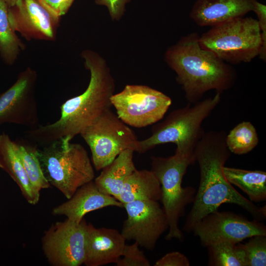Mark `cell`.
Wrapping results in <instances>:
<instances>
[{"label":"cell","instance_id":"cell-1","mask_svg":"<svg viewBox=\"0 0 266 266\" xmlns=\"http://www.w3.org/2000/svg\"><path fill=\"white\" fill-rule=\"evenodd\" d=\"M81 56L90 72L87 88L81 94L70 98L61 106V116L55 122L30 129L27 139L41 147L60 139L70 141L112 106L115 81L106 61L92 50Z\"/></svg>","mask_w":266,"mask_h":266},{"label":"cell","instance_id":"cell-2","mask_svg":"<svg viewBox=\"0 0 266 266\" xmlns=\"http://www.w3.org/2000/svg\"><path fill=\"white\" fill-rule=\"evenodd\" d=\"M223 131L205 132L197 143L194 153L200 173L198 190L188 213L183 230L192 232L196 224L223 203L235 204L248 212L255 220L266 219V205L256 206L240 194L226 179L223 167L231 152L226 143Z\"/></svg>","mask_w":266,"mask_h":266},{"label":"cell","instance_id":"cell-3","mask_svg":"<svg viewBox=\"0 0 266 266\" xmlns=\"http://www.w3.org/2000/svg\"><path fill=\"white\" fill-rule=\"evenodd\" d=\"M200 35L193 33L169 47L165 60L175 72L176 79L189 104L200 100L207 92L222 93L231 88L237 74L235 69L212 52L203 49Z\"/></svg>","mask_w":266,"mask_h":266},{"label":"cell","instance_id":"cell-4","mask_svg":"<svg viewBox=\"0 0 266 266\" xmlns=\"http://www.w3.org/2000/svg\"><path fill=\"white\" fill-rule=\"evenodd\" d=\"M221 93L171 112L162 122L152 128V134L139 140L137 153L142 154L155 146L166 143L176 144L175 151L194 153L195 147L205 133L203 122L221 101Z\"/></svg>","mask_w":266,"mask_h":266},{"label":"cell","instance_id":"cell-5","mask_svg":"<svg viewBox=\"0 0 266 266\" xmlns=\"http://www.w3.org/2000/svg\"><path fill=\"white\" fill-rule=\"evenodd\" d=\"M37 155L50 184L67 199L81 186L95 179L94 167L87 152L80 144L61 138L38 147Z\"/></svg>","mask_w":266,"mask_h":266},{"label":"cell","instance_id":"cell-6","mask_svg":"<svg viewBox=\"0 0 266 266\" xmlns=\"http://www.w3.org/2000/svg\"><path fill=\"white\" fill-rule=\"evenodd\" d=\"M195 162L194 153L175 151L173 155L167 157H151L150 170L161 184V201L168 224L166 240L176 239L181 241L184 238L178 227L179 220L184 215L186 206L193 202L197 191L191 186L183 187L182 183L188 167Z\"/></svg>","mask_w":266,"mask_h":266},{"label":"cell","instance_id":"cell-7","mask_svg":"<svg viewBox=\"0 0 266 266\" xmlns=\"http://www.w3.org/2000/svg\"><path fill=\"white\" fill-rule=\"evenodd\" d=\"M199 43L227 63H249L259 56L261 47L258 21L244 16L231 19L202 34Z\"/></svg>","mask_w":266,"mask_h":266},{"label":"cell","instance_id":"cell-8","mask_svg":"<svg viewBox=\"0 0 266 266\" xmlns=\"http://www.w3.org/2000/svg\"><path fill=\"white\" fill-rule=\"evenodd\" d=\"M80 134L90 148L97 170H101L125 150H138L139 140L134 133L110 108Z\"/></svg>","mask_w":266,"mask_h":266},{"label":"cell","instance_id":"cell-9","mask_svg":"<svg viewBox=\"0 0 266 266\" xmlns=\"http://www.w3.org/2000/svg\"><path fill=\"white\" fill-rule=\"evenodd\" d=\"M111 103L124 123L140 128L161 121L172 100L163 92L148 86L127 85L112 96Z\"/></svg>","mask_w":266,"mask_h":266},{"label":"cell","instance_id":"cell-10","mask_svg":"<svg viewBox=\"0 0 266 266\" xmlns=\"http://www.w3.org/2000/svg\"><path fill=\"white\" fill-rule=\"evenodd\" d=\"M84 218L80 223L66 219L55 222L41 238L43 254L53 266H79L85 257L86 228Z\"/></svg>","mask_w":266,"mask_h":266},{"label":"cell","instance_id":"cell-11","mask_svg":"<svg viewBox=\"0 0 266 266\" xmlns=\"http://www.w3.org/2000/svg\"><path fill=\"white\" fill-rule=\"evenodd\" d=\"M37 74L28 67L20 72L14 83L0 94V125L23 126L30 129L39 124L35 88Z\"/></svg>","mask_w":266,"mask_h":266},{"label":"cell","instance_id":"cell-12","mask_svg":"<svg viewBox=\"0 0 266 266\" xmlns=\"http://www.w3.org/2000/svg\"><path fill=\"white\" fill-rule=\"evenodd\" d=\"M127 218L121 233L126 240L153 250L160 236L168 229L165 212L158 201L135 200L123 204Z\"/></svg>","mask_w":266,"mask_h":266},{"label":"cell","instance_id":"cell-13","mask_svg":"<svg viewBox=\"0 0 266 266\" xmlns=\"http://www.w3.org/2000/svg\"><path fill=\"white\" fill-rule=\"evenodd\" d=\"M192 232L206 247L210 243L228 241L240 243L257 235H266V227L260 221L249 220L230 211L212 212L195 225Z\"/></svg>","mask_w":266,"mask_h":266},{"label":"cell","instance_id":"cell-14","mask_svg":"<svg viewBox=\"0 0 266 266\" xmlns=\"http://www.w3.org/2000/svg\"><path fill=\"white\" fill-rule=\"evenodd\" d=\"M8 17L13 30L28 41H54L57 38L61 17L40 0H18L8 7Z\"/></svg>","mask_w":266,"mask_h":266},{"label":"cell","instance_id":"cell-15","mask_svg":"<svg viewBox=\"0 0 266 266\" xmlns=\"http://www.w3.org/2000/svg\"><path fill=\"white\" fill-rule=\"evenodd\" d=\"M126 240L118 230L107 228H96L87 223L85 257L86 266H101L115 263L120 258Z\"/></svg>","mask_w":266,"mask_h":266},{"label":"cell","instance_id":"cell-16","mask_svg":"<svg viewBox=\"0 0 266 266\" xmlns=\"http://www.w3.org/2000/svg\"><path fill=\"white\" fill-rule=\"evenodd\" d=\"M68 200L53 208L54 215H63L66 219L80 223L84 216L93 211L108 206L124 207L113 197L101 192L94 180L79 188Z\"/></svg>","mask_w":266,"mask_h":266},{"label":"cell","instance_id":"cell-17","mask_svg":"<svg viewBox=\"0 0 266 266\" xmlns=\"http://www.w3.org/2000/svg\"><path fill=\"white\" fill-rule=\"evenodd\" d=\"M253 0H197L190 18L200 27H214L252 11Z\"/></svg>","mask_w":266,"mask_h":266},{"label":"cell","instance_id":"cell-18","mask_svg":"<svg viewBox=\"0 0 266 266\" xmlns=\"http://www.w3.org/2000/svg\"><path fill=\"white\" fill-rule=\"evenodd\" d=\"M0 168L6 172L19 187L25 200L30 204H36L40 192L31 184L18 155L16 144L8 134L0 135Z\"/></svg>","mask_w":266,"mask_h":266},{"label":"cell","instance_id":"cell-19","mask_svg":"<svg viewBox=\"0 0 266 266\" xmlns=\"http://www.w3.org/2000/svg\"><path fill=\"white\" fill-rule=\"evenodd\" d=\"M133 153L132 149L122 151L101 169L100 174L94 179L101 192L118 199L127 178L136 169Z\"/></svg>","mask_w":266,"mask_h":266},{"label":"cell","instance_id":"cell-20","mask_svg":"<svg viewBox=\"0 0 266 266\" xmlns=\"http://www.w3.org/2000/svg\"><path fill=\"white\" fill-rule=\"evenodd\" d=\"M160 182L151 170L137 169L126 179L117 200L123 204L135 200H161Z\"/></svg>","mask_w":266,"mask_h":266},{"label":"cell","instance_id":"cell-21","mask_svg":"<svg viewBox=\"0 0 266 266\" xmlns=\"http://www.w3.org/2000/svg\"><path fill=\"white\" fill-rule=\"evenodd\" d=\"M227 181L245 192L252 202L266 200V172L224 166L223 168Z\"/></svg>","mask_w":266,"mask_h":266},{"label":"cell","instance_id":"cell-22","mask_svg":"<svg viewBox=\"0 0 266 266\" xmlns=\"http://www.w3.org/2000/svg\"><path fill=\"white\" fill-rule=\"evenodd\" d=\"M8 8L5 0H0V57L5 64L11 66L26 46L10 25Z\"/></svg>","mask_w":266,"mask_h":266},{"label":"cell","instance_id":"cell-23","mask_svg":"<svg viewBox=\"0 0 266 266\" xmlns=\"http://www.w3.org/2000/svg\"><path fill=\"white\" fill-rule=\"evenodd\" d=\"M15 141L18 155L33 186L39 192L50 188L51 185L44 176L37 157L38 146L27 139Z\"/></svg>","mask_w":266,"mask_h":266},{"label":"cell","instance_id":"cell-24","mask_svg":"<svg viewBox=\"0 0 266 266\" xmlns=\"http://www.w3.org/2000/svg\"><path fill=\"white\" fill-rule=\"evenodd\" d=\"M207 248L208 266H247L244 250L239 243L221 241L209 244Z\"/></svg>","mask_w":266,"mask_h":266},{"label":"cell","instance_id":"cell-25","mask_svg":"<svg viewBox=\"0 0 266 266\" xmlns=\"http://www.w3.org/2000/svg\"><path fill=\"white\" fill-rule=\"evenodd\" d=\"M226 143L231 153L243 155L252 151L258 144L257 130L249 121H243L226 135Z\"/></svg>","mask_w":266,"mask_h":266},{"label":"cell","instance_id":"cell-26","mask_svg":"<svg viewBox=\"0 0 266 266\" xmlns=\"http://www.w3.org/2000/svg\"><path fill=\"white\" fill-rule=\"evenodd\" d=\"M250 238L245 244L239 243L245 252L247 266H266V235H257Z\"/></svg>","mask_w":266,"mask_h":266},{"label":"cell","instance_id":"cell-27","mask_svg":"<svg viewBox=\"0 0 266 266\" xmlns=\"http://www.w3.org/2000/svg\"><path fill=\"white\" fill-rule=\"evenodd\" d=\"M138 244H126L122 258L115 263L117 266H150V263L143 252L139 249Z\"/></svg>","mask_w":266,"mask_h":266},{"label":"cell","instance_id":"cell-28","mask_svg":"<svg viewBox=\"0 0 266 266\" xmlns=\"http://www.w3.org/2000/svg\"><path fill=\"white\" fill-rule=\"evenodd\" d=\"M254 11L258 18L257 21L261 32L262 44L259 57L264 61L266 60V5L253 0Z\"/></svg>","mask_w":266,"mask_h":266},{"label":"cell","instance_id":"cell-29","mask_svg":"<svg viewBox=\"0 0 266 266\" xmlns=\"http://www.w3.org/2000/svg\"><path fill=\"white\" fill-rule=\"evenodd\" d=\"M131 0H95L99 5L107 7L110 18L113 20H119L124 15L126 6Z\"/></svg>","mask_w":266,"mask_h":266},{"label":"cell","instance_id":"cell-30","mask_svg":"<svg viewBox=\"0 0 266 266\" xmlns=\"http://www.w3.org/2000/svg\"><path fill=\"white\" fill-rule=\"evenodd\" d=\"M190 261L183 254L173 251L168 253L156 262L154 266H189Z\"/></svg>","mask_w":266,"mask_h":266},{"label":"cell","instance_id":"cell-31","mask_svg":"<svg viewBox=\"0 0 266 266\" xmlns=\"http://www.w3.org/2000/svg\"><path fill=\"white\" fill-rule=\"evenodd\" d=\"M50 11L62 17L67 13L75 0H40Z\"/></svg>","mask_w":266,"mask_h":266},{"label":"cell","instance_id":"cell-32","mask_svg":"<svg viewBox=\"0 0 266 266\" xmlns=\"http://www.w3.org/2000/svg\"><path fill=\"white\" fill-rule=\"evenodd\" d=\"M18 0H5L8 7L14 6Z\"/></svg>","mask_w":266,"mask_h":266}]
</instances>
